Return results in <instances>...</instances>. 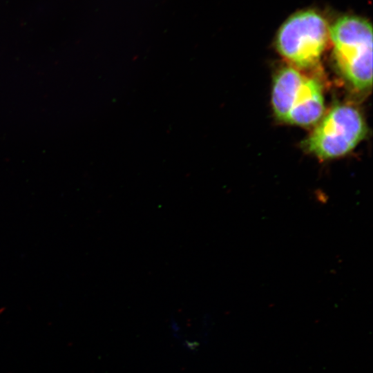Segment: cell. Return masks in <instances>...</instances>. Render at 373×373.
I'll return each mask as SVG.
<instances>
[{
  "label": "cell",
  "mask_w": 373,
  "mask_h": 373,
  "mask_svg": "<svg viewBox=\"0 0 373 373\" xmlns=\"http://www.w3.org/2000/svg\"><path fill=\"white\" fill-rule=\"evenodd\" d=\"M335 66L356 91H367L372 84V28L365 19L354 15L339 18L329 30Z\"/></svg>",
  "instance_id": "obj_1"
},
{
  "label": "cell",
  "mask_w": 373,
  "mask_h": 373,
  "mask_svg": "<svg viewBox=\"0 0 373 373\" xmlns=\"http://www.w3.org/2000/svg\"><path fill=\"white\" fill-rule=\"evenodd\" d=\"M271 104L277 119L283 122L308 126L323 116L325 102L320 82L300 70L287 66L275 75Z\"/></svg>",
  "instance_id": "obj_2"
},
{
  "label": "cell",
  "mask_w": 373,
  "mask_h": 373,
  "mask_svg": "<svg viewBox=\"0 0 373 373\" xmlns=\"http://www.w3.org/2000/svg\"><path fill=\"white\" fill-rule=\"evenodd\" d=\"M329 27L314 10H302L280 26L276 39L280 55L298 70H312L319 64L329 37Z\"/></svg>",
  "instance_id": "obj_3"
},
{
  "label": "cell",
  "mask_w": 373,
  "mask_h": 373,
  "mask_svg": "<svg viewBox=\"0 0 373 373\" xmlns=\"http://www.w3.org/2000/svg\"><path fill=\"white\" fill-rule=\"evenodd\" d=\"M318 122L303 146L308 152L322 160L347 154L367 133L361 112L350 104L334 106Z\"/></svg>",
  "instance_id": "obj_4"
}]
</instances>
